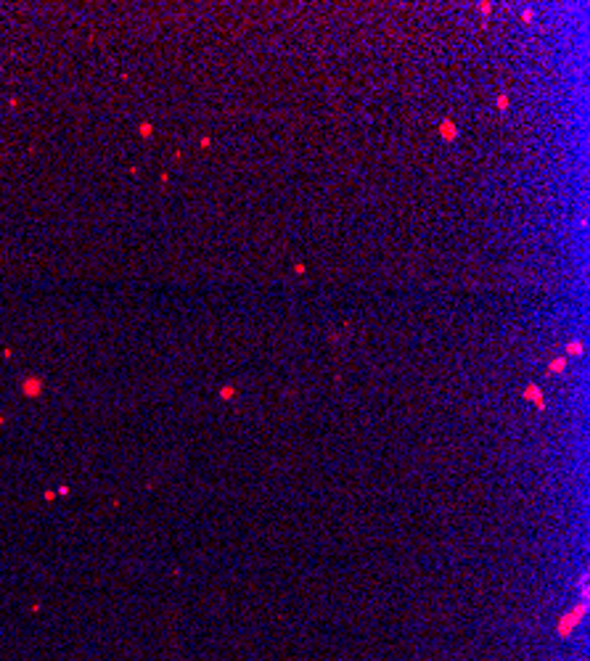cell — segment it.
Listing matches in <instances>:
<instances>
[{"label": "cell", "mask_w": 590, "mask_h": 661, "mask_svg": "<svg viewBox=\"0 0 590 661\" xmlns=\"http://www.w3.org/2000/svg\"><path fill=\"white\" fill-rule=\"evenodd\" d=\"M439 133H442V138H445V140H455V138H458L455 122H453V119H445L442 124H439Z\"/></svg>", "instance_id": "cell-1"}, {"label": "cell", "mask_w": 590, "mask_h": 661, "mask_svg": "<svg viewBox=\"0 0 590 661\" xmlns=\"http://www.w3.org/2000/svg\"><path fill=\"white\" fill-rule=\"evenodd\" d=\"M567 352H569V355H582V344L580 342H569L567 344Z\"/></svg>", "instance_id": "cell-2"}, {"label": "cell", "mask_w": 590, "mask_h": 661, "mask_svg": "<svg viewBox=\"0 0 590 661\" xmlns=\"http://www.w3.org/2000/svg\"><path fill=\"white\" fill-rule=\"evenodd\" d=\"M498 109H500V111L508 109V95H498Z\"/></svg>", "instance_id": "cell-3"}, {"label": "cell", "mask_w": 590, "mask_h": 661, "mask_svg": "<svg viewBox=\"0 0 590 661\" xmlns=\"http://www.w3.org/2000/svg\"><path fill=\"white\" fill-rule=\"evenodd\" d=\"M140 135H143V138H148V135H151V124H148V122L140 124Z\"/></svg>", "instance_id": "cell-4"}, {"label": "cell", "mask_w": 590, "mask_h": 661, "mask_svg": "<svg viewBox=\"0 0 590 661\" xmlns=\"http://www.w3.org/2000/svg\"><path fill=\"white\" fill-rule=\"evenodd\" d=\"M550 370H556V373H561L564 370V360H556L553 365H550Z\"/></svg>", "instance_id": "cell-5"}, {"label": "cell", "mask_w": 590, "mask_h": 661, "mask_svg": "<svg viewBox=\"0 0 590 661\" xmlns=\"http://www.w3.org/2000/svg\"><path fill=\"white\" fill-rule=\"evenodd\" d=\"M522 19H524V22L529 24V22H532V19H535V14H532V11H524V14H522Z\"/></svg>", "instance_id": "cell-6"}]
</instances>
